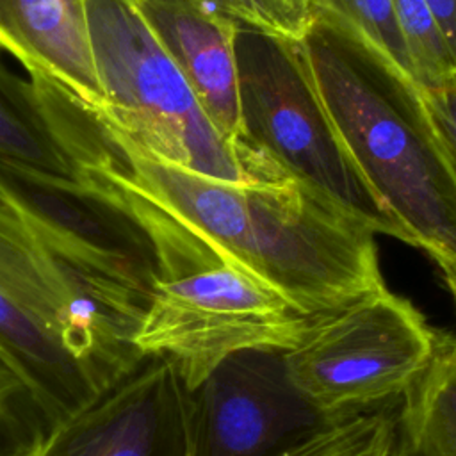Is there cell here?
Returning <instances> with one entry per match:
<instances>
[{"instance_id": "obj_1", "label": "cell", "mask_w": 456, "mask_h": 456, "mask_svg": "<svg viewBox=\"0 0 456 456\" xmlns=\"http://www.w3.org/2000/svg\"><path fill=\"white\" fill-rule=\"evenodd\" d=\"M105 135L107 159L86 176L166 210L303 315H326L385 287L376 232L301 183H232Z\"/></svg>"}, {"instance_id": "obj_2", "label": "cell", "mask_w": 456, "mask_h": 456, "mask_svg": "<svg viewBox=\"0 0 456 456\" xmlns=\"http://www.w3.org/2000/svg\"><path fill=\"white\" fill-rule=\"evenodd\" d=\"M312 84L369 189L440 271L456 269V159L424 89L340 20L299 41Z\"/></svg>"}, {"instance_id": "obj_3", "label": "cell", "mask_w": 456, "mask_h": 456, "mask_svg": "<svg viewBox=\"0 0 456 456\" xmlns=\"http://www.w3.org/2000/svg\"><path fill=\"white\" fill-rule=\"evenodd\" d=\"M142 314L55 256L0 200V356L50 429L139 363Z\"/></svg>"}, {"instance_id": "obj_4", "label": "cell", "mask_w": 456, "mask_h": 456, "mask_svg": "<svg viewBox=\"0 0 456 456\" xmlns=\"http://www.w3.org/2000/svg\"><path fill=\"white\" fill-rule=\"evenodd\" d=\"M119 191L157 256L153 292L134 335L141 356L169 358L194 390L235 353H287L301 342L310 317L166 210Z\"/></svg>"}, {"instance_id": "obj_5", "label": "cell", "mask_w": 456, "mask_h": 456, "mask_svg": "<svg viewBox=\"0 0 456 456\" xmlns=\"http://www.w3.org/2000/svg\"><path fill=\"white\" fill-rule=\"evenodd\" d=\"M103 103L116 137L183 169L232 183L281 182L246 146L223 137L134 0H86Z\"/></svg>"}, {"instance_id": "obj_6", "label": "cell", "mask_w": 456, "mask_h": 456, "mask_svg": "<svg viewBox=\"0 0 456 456\" xmlns=\"http://www.w3.org/2000/svg\"><path fill=\"white\" fill-rule=\"evenodd\" d=\"M240 144L376 233L410 235L356 171L312 84L299 43L246 25L235 37Z\"/></svg>"}, {"instance_id": "obj_7", "label": "cell", "mask_w": 456, "mask_h": 456, "mask_svg": "<svg viewBox=\"0 0 456 456\" xmlns=\"http://www.w3.org/2000/svg\"><path fill=\"white\" fill-rule=\"evenodd\" d=\"M438 331L387 287L310 317L285 353L289 378L322 417L338 419L399 401L429 365Z\"/></svg>"}, {"instance_id": "obj_8", "label": "cell", "mask_w": 456, "mask_h": 456, "mask_svg": "<svg viewBox=\"0 0 456 456\" xmlns=\"http://www.w3.org/2000/svg\"><path fill=\"white\" fill-rule=\"evenodd\" d=\"M0 200L55 256L146 310L157 280L155 246L114 187L94 176H61L0 157Z\"/></svg>"}, {"instance_id": "obj_9", "label": "cell", "mask_w": 456, "mask_h": 456, "mask_svg": "<svg viewBox=\"0 0 456 456\" xmlns=\"http://www.w3.org/2000/svg\"><path fill=\"white\" fill-rule=\"evenodd\" d=\"M23 456H194L192 399L175 363H139Z\"/></svg>"}, {"instance_id": "obj_10", "label": "cell", "mask_w": 456, "mask_h": 456, "mask_svg": "<svg viewBox=\"0 0 456 456\" xmlns=\"http://www.w3.org/2000/svg\"><path fill=\"white\" fill-rule=\"evenodd\" d=\"M191 399L194 456H274L330 420L296 390L280 351L228 356Z\"/></svg>"}, {"instance_id": "obj_11", "label": "cell", "mask_w": 456, "mask_h": 456, "mask_svg": "<svg viewBox=\"0 0 456 456\" xmlns=\"http://www.w3.org/2000/svg\"><path fill=\"white\" fill-rule=\"evenodd\" d=\"M212 125L240 144L239 23L196 0H134Z\"/></svg>"}, {"instance_id": "obj_12", "label": "cell", "mask_w": 456, "mask_h": 456, "mask_svg": "<svg viewBox=\"0 0 456 456\" xmlns=\"http://www.w3.org/2000/svg\"><path fill=\"white\" fill-rule=\"evenodd\" d=\"M0 48L89 110L103 103L86 0H0Z\"/></svg>"}, {"instance_id": "obj_13", "label": "cell", "mask_w": 456, "mask_h": 456, "mask_svg": "<svg viewBox=\"0 0 456 456\" xmlns=\"http://www.w3.org/2000/svg\"><path fill=\"white\" fill-rule=\"evenodd\" d=\"M87 109L64 91L21 78L0 61V157L82 178Z\"/></svg>"}, {"instance_id": "obj_14", "label": "cell", "mask_w": 456, "mask_h": 456, "mask_svg": "<svg viewBox=\"0 0 456 456\" xmlns=\"http://www.w3.org/2000/svg\"><path fill=\"white\" fill-rule=\"evenodd\" d=\"M388 456H456V331H438L429 365L399 399Z\"/></svg>"}, {"instance_id": "obj_15", "label": "cell", "mask_w": 456, "mask_h": 456, "mask_svg": "<svg viewBox=\"0 0 456 456\" xmlns=\"http://www.w3.org/2000/svg\"><path fill=\"white\" fill-rule=\"evenodd\" d=\"M394 410L374 408L330 419L274 456H388Z\"/></svg>"}, {"instance_id": "obj_16", "label": "cell", "mask_w": 456, "mask_h": 456, "mask_svg": "<svg viewBox=\"0 0 456 456\" xmlns=\"http://www.w3.org/2000/svg\"><path fill=\"white\" fill-rule=\"evenodd\" d=\"M394 11L417 84L426 91L454 84L451 50L426 0H394Z\"/></svg>"}, {"instance_id": "obj_17", "label": "cell", "mask_w": 456, "mask_h": 456, "mask_svg": "<svg viewBox=\"0 0 456 456\" xmlns=\"http://www.w3.org/2000/svg\"><path fill=\"white\" fill-rule=\"evenodd\" d=\"M312 5L314 11H322L351 27L372 48L415 80L397 25L394 0H312Z\"/></svg>"}, {"instance_id": "obj_18", "label": "cell", "mask_w": 456, "mask_h": 456, "mask_svg": "<svg viewBox=\"0 0 456 456\" xmlns=\"http://www.w3.org/2000/svg\"><path fill=\"white\" fill-rule=\"evenodd\" d=\"M239 25L299 43L314 23L312 0H196Z\"/></svg>"}, {"instance_id": "obj_19", "label": "cell", "mask_w": 456, "mask_h": 456, "mask_svg": "<svg viewBox=\"0 0 456 456\" xmlns=\"http://www.w3.org/2000/svg\"><path fill=\"white\" fill-rule=\"evenodd\" d=\"M0 422L9 431L16 452L30 449L50 429L30 394L0 356Z\"/></svg>"}, {"instance_id": "obj_20", "label": "cell", "mask_w": 456, "mask_h": 456, "mask_svg": "<svg viewBox=\"0 0 456 456\" xmlns=\"http://www.w3.org/2000/svg\"><path fill=\"white\" fill-rule=\"evenodd\" d=\"M424 96L435 125L456 159V82L438 89H424Z\"/></svg>"}, {"instance_id": "obj_21", "label": "cell", "mask_w": 456, "mask_h": 456, "mask_svg": "<svg viewBox=\"0 0 456 456\" xmlns=\"http://www.w3.org/2000/svg\"><path fill=\"white\" fill-rule=\"evenodd\" d=\"M426 4L442 30L456 66V0H426Z\"/></svg>"}, {"instance_id": "obj_22", "label": "cell", "mask_w": 456, "mask_h": 456, "mask_svg": "<svg viewBox=\"0 0 456 456\" xmlns=\"http://www.w3.org/2000/svg\"><path fill=\"white\" fill-rule=\"evenodd\" d=\"M0 456H16L14 442L2 422H0Z\"/></svg>"}, {"instance_id": "obj_23", "label": "cell", "mask_w": 456, "mask_h": 456, "mask_svg": "<svg viewBox=\"0 0 456 456\" xmlns=\"http://www.w3.org/2000/svg\"><path fill=\"white\" fill-rule=\"evenodd\" d=\"M444 276V283L449 289L454 303H456V269H449V271H442Z\"/></svg>"}]
</instances>
